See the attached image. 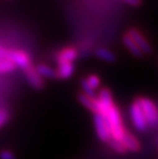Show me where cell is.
<instances>
[{"instance_id": "cell-14", "label": "cell", "mask_w": 158, "mask_h": 159, "mask_svg": "<svg viewBox=\"0 0 158 159\" xmlns=\"http://www.w3.org/2000/svg\"><path fill=\"white\" fill-rule=\"evenodd\" d=\"M96 56L102 61H105V62L108 63H113L116 60L115 53L111 52L108 48H104V47H100V48H97L96 50Z\"/></svg>"}, {"instance_id": "cell-17", "label": "cell", "mask_w": 158, "mask_h": 159, "mask_svg": "<svg viewBox=\"0 0 158 159\" xmlns=\"http://www.w3.org/2000/svg\"><path fill=\"white\" fill-rule=\"evenodd\" d=\"M108 144H109L110 148H112L114 151L119 154H124L127 152L125 150V148H124V146L122 145L121 141H115V140H113V139H110L108 141Z\"/></svg>"}, {"instance_id": "cell-13", "label": "cell", "mask_w": 158, "mask_h": 159, "mask_svg": "<svg viewBox=\"0 0 158 159\" xmlns=\"http://www.w3.org/2000/svg\"><path fill=\"white\" fill-rule=\"evenodd\" d=\"M35 69L42 78H58L56 71L45 64H39L35 67Z\"/></svg>"}, {"instance_id": "cell-15", "label": "cell", "mask_w": 158, "mask_h": 159, "mask_svg": "<svg viewBox=\"0 0 158 159\" xmlns=\"http://www.w3.org/2000/svg\"><path fill=\"white\" fill-rule=\"evenodd\" d=\"M80 85H81V89H82V93H84L87 97L93 98V99L97 98L96 90H93L92 87L88 85V83L86 82L85 78H82L81 80H80Z\"/></svg>"}, {"instance_id": "cell-11", "label": "cell", "mask_w": 158, "mask_h": 159, "mask_svg": "<svg viewBox=\"0 0 158 159\" xmlns=\"http://www.w3.org/2000/svg\"><path fill=\"white\" fill-rule=\"evenodd\" d=\"M122 43H123V45L126 47V49L129 50L133 57H143L144 53L142 52V50L138 47V45L134 43L133 40L130 38L127 34H124L122 36Z\"/></svg>"}, {"instance_id": "cell-23", "label": "cell", "mask_w": 158, "mask_h": 159, "mask_svg": "<svg viewBox=\"0 0 158 159\" xmlns=\"http://www.w3.org/2000/svg\"><path fill=\"white\" fill-rule=\"evenodd\" d=\"M156 144H157V148H158V139L156 140Z\"/></svg>"}, {"instance_id": "cell-19", "label": "cell", "mask_w": 158, "mask_h": 159, "mask_svg": "<svg viewBox=\"0 0 158 159\" xmlns=\"http://www.w3.org/2000/svg\"><path fill=\"white\" fill-rule=\"evenodd\" d=\"M9 117H11V114L6 109H0V128H1L3 125H5L7 123V121L9 120Z\"/></svg>"}, {"instance_id": "cell-8", "label": "cell", "mask_w": 158, "mask_h": 159, "mask_svg": "<svg viewBox=\"0 0 158 159\" xmlns=\"http://www.w3.org/2000/svg\"><path fill=\"white\" fill-rule=\"evenodd\" d=\"M121 143L126 151L138 152L141 149L140 142L138 141V139L134 137L133 134L129 133V131H126V133L124 134V136L121 139Z\"/></svg>"}, {"instance_id": "cell-3", "label": "cell", "mask_w": 158, "mask_h": 159, "mask_svg": "<svg viewBox=\"0 0 158 159\" xmlns=\"http://www.w3.org/2000/svg\"><path fill=\"white\" fill-rule=\"evenodd\" d=\"M129 115H130V119L133 124L134 128L139 131H145L148 127V123L144 113L141 107L139 106V104L137 103V101L130 105L129 108Z\"/></svg>"}, {"instance_id": "cell-10", "label": "cell", "mask_w": 158, "mask_h": 159, "mask_svg": "<svg viewBox=\"0 0 158 159\" xmlns=\"http://www.w3.org/2000/svg\"><path fill=\"white\" fill-rule=\"evenodd\" d=\"M73 63H58V69H56V76L60 79H68L74 73Z\"/></svg>"}, {"instance_id": "cell-7", "label": "cell", "mask_w": 158, "mask_h": 159, "mask_svg": "<svg viewBox=\"0 0 158 159\" xmlns=\"http://www.w3.org/2000/svg\"><path fill=\"white\" fill-rule=\"evenodd\" d=\"M24 73L29 84L33 89H43V86H44V80H43L42 77L37 73L36 69L32 65L29 66L28 68L24 69Z\"/></svg>"}, {"instance_id": "cell-12", "label": "cell", "mask_w": 158, "mask_h": 159, "mask_svg": "<svg viewBox=\"0 0 158 159\" xmlns=\"http://www.w3.org/2000/svg\"><path fill=\"white\" fill-rule=\"evenodd\" d=\"M77 99L80 102V104L82 106H84L86 109H88L89 111H92L93 114L97 113V98H90L85 96L84 93H78V97Z\"/></svg>"}, {"instance_id": "cell-1", "label": "cell", "mask_w": 158, "mask_h": 159, "mask_svg": "<svg viewBox=\"0 0 158 159\" xmlns=\"http://www.w3.org/2000/svg\"><path fill=\"white\" fill-rule=\"evenodd\" d=\"M103 117L105 118L106 122L109 126L111 139L115 141H121L124 134L126 133V129L124 128L122 117L118 107L115 104L112 105Z\"/></svg>"}, {"instance_id": "cell-5", "label": "cell", "mask_w": 158, "mask_h": 159, "mask_svg": "<svg viewBox=\"0 0 158 159\" xmlns=\"http://www.w3.org/2000/svg\"><path fill=\"white\" fill-rule=\"evenodd\" d=\"M126 34L133 40L134 43H136L138 47L142 50L143 53H147V55L152 53V52H153L152 45L150 44V42L146 39V37L144 36L138 29L130 28V29H129V31H127Z\"/></svg>"}, {"instance_id": "cell-9", "label": "cell", "mask_w": 158, "mask_h": 159, "mask_svg": "<svg viewBox=\"0 0 158 159\" xmlns=\"http://www.w3.org/2000/svg\"><path fill=\"white\" fill-rule=\"evenodd\" d=\"M78 57V52L74 47H66L59 52L56 57L58 63H73Z\"/></svg>"}, {"instance_id": "cell-16", "label": "cell", "mask_w": 158, "mask_h": 159, "mask_svg": "<svg viewBox=\"0 0 158 159\" xmlns=\"http://www.w3.org/2000/svg\"><path fill=\"white\" fill-rule=\"evenodd\" d=\"M85 80L93 90H97L101 86V78L96 74H90L86 77Z\"/></svg>"}, {"instance_id": "cell-4", "label": "cell", "mask_w": 158, "mask_h": 159, "mask_svg": "<svg viewBox=\"0 0 158 159\" xmlns=\"http://www.w3.org/2000/svg\"><path fill=\"white\" fill-rule=\"evenodd\" d=\"M6 60L11 61L12 64H15L16 67H20L23 70L31 66V59H30L29 55L23 50L7 49Z\"/></svg>"}, {"instance_id": "cell-18", "label": "cell", "mask_w": 158, "mask_h": 159, "mask_svg": "<svg viewBox=\"0 0 158 159\" xmlns=\"http://www.w3.org/2000/svg\"><path fill=\"white\" fill-rule=\"evenodd\" d=\"M16 68L15 64H12L8 60H0V73L11 72Z\"/></svg>"}, {"instance_id": "cell-20", "label": "cell", "mask_w": 158, "mask_h": 159, "mask_svg": "<svg viewBox=\"0 0 158 159\" xmlns=\"http://www.w3.org/2000/svg\"><path fill=\"white\" fill-rule=\"evenodd\" d=\"M0 159H16V155L12 151L3 149L0 151Z\"/></svg>"}, {"instance_id": "cell-6", "label": "cell", "mask_w": 158, "mask_h": 159, "mask_svg": "<svg viewBox=\"0 0 158 159\" xmlns=\"http://www.w3.org/2000/svg\"><path fill=\"white\" fill-rule=\"evenodd\" d=\"M93 123H95V128L97 138L102 142L108 143V141L111 139V134L109 126L106 122L105 118L99 114H93Z\"/></svg>"}, {"instance_id": "cell-21", "label": "cell", "mask_w": 158, "mask_h": 159, "mask_svg": "<svg viewBox=\"0 0 158 159\" xmlns=\"http://www.w3.org/2000/svg\"><path fill=\"white\" fill-rule=\"evenodd\" d=\"M125 1L127 4H129L130 6H139L141 4V0H123Z\"/></svg>"}, {"instance_id": "cell-22", "label": "cell", "mask_w": 158, "mask_h": 159, "mask_svg": "<svg viewBox=\"0 0 158 159\" xmlns=\"http://www.w3.org/2000/svg\"><path fill=\"white\" fill-rule=\"evenodd\" d=\"M6 52H7V49L0 46V60H6Z\"/></svg>"}, {"instance_id": "cell-2", "label": "cell", "mask_w": 158, "mask_h": 159, "mask_svg": "<svg viewBox=\"0 0 158 159\" xmlns=\"http://www.w3.org/2000/svg\"><path fill=\"white\" fill-rule=\"evenodd\" d=\"M137 103L142 109L144 116H145L147 123L150 126H155L158 122V108L152 100L145 97L138 98Z\"/></svg>"}]
</instances>
